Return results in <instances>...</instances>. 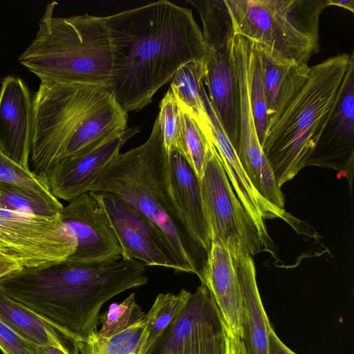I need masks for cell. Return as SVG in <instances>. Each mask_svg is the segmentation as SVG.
I'll return each mask as SVG.
<instances>
[{
    "mask_svg": "<svg viewBox=\"0 0 354 354\" xmlns=\"http://www.w3.org/2000/svg\"><path fill=\"white\" fill-rule=\"evenodd\" d=\"M112 46L109 91L127 113L152 102L177 71L208 47L190 9L160 0L105 17Z\"/></svg>",
    "mask_w": 354,
    "mask_h": 354,
    "instance_id": "1",
    "label": "cell"
},
{
    "mask_svg": "<svg viewBox=\"0 0 354 354\" xmlns=\"http://www.w3.org/2000/svg\"><path fill=\"white\" fill-rule=\"evenodd\" d=\"M234 34L287 65L319 51V21L328 0H225Z\"/></svg>",
    "mask_w": 354,
    "mask_h": 354,
    "instance_id": "6",
    "label": "cell"
},
{
    "mask_svg": "<svg viewBox=\"0 0 354 354\" xmlns=\"http://www.w3.org/2000/svg\"><path fill=\"white\" fill-rule=\"evenodd\" d=\"M268 354H296L286 346L271 327L269 332Z\"/></svg>",
    "mask_w": 354,
    "mask_h": 354,
    "instance_id": "35",
    "label": "cell"
},
{
    "mask_svg": "<svg viewBox=\"0 0 354 354\" xmlns=\"http://www.w3.org/2000/svg\"><path fill=\"white\" fill-rule=\"evenodd\" d=\"M187 2L198 10L207 46L220 53L228 51L234 32L225 0H187Z\"/></svg>",
    "mask_w": 354,
    "mask_h": 354,
    "instance_id": "24",
    "label": "cell"
},
{
    "mask_svg": "<svg viewBox=\"0 0 354 354\" xmlns=\"http://www.w3.org/2000/svg\"><path fill=\"white\" fill-rule=\"evenodd\" d=\"M0 348L4 354H35L26 342L0 320Z\"/></svg>",
    "mask_w": 354,
    "mask_h": 354,
    "instance_id": "34",
    "label": "cell"
},
{
    "mask_svg": "<svg viewBox=\"0 0 354 354\" xmlns=\"http://www.w3.org/2000/svg\"><path fill=\"white\" fill-rule=\"evenodd\" d=\"M335 6L354 12V0H328V6Z\"/></svg>",
    "mask_w": 354,
    "mask_h": 354,
    "instance_id": "38",
    "label": "cell"
},
{
    "mask_svg": "<svg viewBox=\"0 0 354 354\" xmlns=\"http://www.w3.org/2000/svg\"><path fill=\"white\" fill-rule=\"evenodd\" d=\"M0 253L18 260L23 265L20 257L16 252H15L10 248H9L8 246L5 245L4 244L1 243V242H0Z\"/></svg>",
    "mask_w": 354,
    "mask_h": 354,
    "instance_id": "40",
    "label": "cell"
},
{
    "mask_svg": "<svg viewBox=\"0 0 354 354\" xmlns=\"http://www.w3.org/2000/svg\"><path fill=\"white\" fill-rule=\"evenodd\" d=\"M200 184L212 242L241 245L251 256L261 252L259 232L232 189L215 146Z\"/></svg>",
    "mask_w": 354,
    "mask_h": 354,
    "instance_id": "8",
    "label": "cell"
},
{
    "mask_svg": "<svg viewBox=\"0 0 354 354\" xmlns=\"http://www.w3.org/2000/svg\"><path fill=\"white\" fill-rule=\"evenodd\" d=\"M218 319H223L221 314L207 287L201 284L151 354H181L185 340L196 327Z\"/></svg>",
    "mask_w": 354,
    "mask_h": 354,
    "instance_id": "21",
    "label": "cell"
},
{
    "mask_svg": "<svg viewBox=\"0 0 354 354\" xmlns=\"http://www.w3.org/2000/svg\"><path fill=\"white\" fill-rule=\"evenodd\" d=\"M33 98L19 77L7 76L0 88V151L30 169Z\"/></svg>",
    "mask_w": 354,
    "mask_h": 354,
    "instance_id": "15",
    "label": "cell"
},
{
    "mask_svg": "<svg viewBox=\"0 0 354 354\" xmlns=\"http://www.w3.org/2000/svg\"><path fill=\"white\" fill-rule=\"evenodd\" d=\"M201 281L212 296L229 335L240 340L243 322L241 290L231 254L223 243L212 242Z\"/></svg>",
    "mask_w": 354,
    "mask_h": 354,
    "instance_id": "17",
    "label": "cell"
},
{
    "mask_svg": "<svg viewBox=\"0 0 354 354\" xmlns=\"http://www.w3.org/2000/svg\"><path fill=\"white\" fill-rule=\"evenodd\" d=\"M353 62L344 53L310 66L268 118L261 146L280 187L308 166Z\"/></svg>",
    "mask_w": 354,
    "mask_h": 354,
    "instance_id": "3",
    "label": "cell"
},
{
    "mask_svg": "<svg viewBox=\"0 0 354 354\" xmlns=\"http://www.w3.org/2000/svg\"><path fill=\"white\" fill-rule=\"evenodd\" d=\"M112 95L100 86L41 82L33 97L31 171L47 177L84 119Z\"/></svg>",
    "mask_w": 354,
    "mask_h": 354,
    "instance_id": "7",
    "label": "cell"
},
{
    "mask_svg": "<svg viewBox=\"0 0 354 354\" xmlns=\"http://www.w3.org/2000/svg\"><path fill=\"white\" fill-rule=\"evenodd\" d=\"M139 131L138 127L127 128L90 151L63 158L47 175L51 194L69 202L89 192L102 172L120 153L122 147Z\"/></svg>",
    "mask_w": 354,
    "mask_h": 354,
    "instance_id": "12",
    "label": "cell"
},
{
    "mask_svg": "<svg viewBox=\"0 0 354 354\" xmlns=\"http://www.w3.org/2000/svg\"><path fill=\"white\" fill-rule=\"evenodd\" d=\"M159 107L160 111L157 119L165 150L168 154L174 150L180 153V109L170 88L162 99Z\"/></svg>",
    "mask_w": 354,
    "mask_h": 354,
    "instance_id": "32",
    "label": "cell"
},
{
    "mask_svg": "<svg viewBox=\"0 0 354 354\" xmlns=\"http://www.w3.org/2000/svg\"><path fill=\"white\" fill-rule=\"evenodd\" d=\"M95 192L120 239L126 259L192 273L162 232L132 205L115 194Z\"/></svg>",
    "mask_w": 354,
    "mask_h": 354,
    "instance_id": "11",
    "label": "cell"
},
{
    "mask_svg": "<svg viewBox=\"0 0 354 354\" xmlns=\"http://www.w3.org/2000/svg\"><path fill=\"white\" fill-rule=\"evenodd\" d=\"M179 109L180 153L201 179L214 145L205 137L194 119L184 110Z\"/></svg>",
    "mask_w": 354,
    "mask_h": 354,
    "instance_id": "28",
    "label": "cell"
},
{
    "mask_svg": "<svg viewBox=\"0 0 354 354\" xmlns=\"http://www.w3.org/2000/svg\"><path fill=\"white\" fill-rule=\"evenodd\" d=\"M145 267L133 259L100 263L65 260L23 267L0 279V288L80 347L97 330L100 312L107 301L147 283Z\"/></svg>",
    "mask_w": 354,
    "mask_h": 354,
    "instance_id": "2",
    "label": "cell"
},
{
    "mask_svg": "<svg viewBox=\"0 0 354 354\" xmlns=\"http://www.w3.org/2000/svg\"><path fill=\"white\" fill-rule=\"evenodd\" d=\"M192 292L182 289L178 293H160L145 315L149 323V336L145 348V354H151L164 333L180 315Z\"/></svg>",
    "mask_w": 354,
    "mask_h": 354,
    "instance_id": "27",
    "label": "cell"
},
{
    "mask_svg": "<svg viewBox=\"0 0 354 354\" xmlns=\"http://www.w3.org/2000/svg\"><path fill=\"white\" fill-rule=\"evenodd\" d=\"M47 5L36 37L19 55L20 64L44 84H83L109 89L113 52L105 17H54Z\"/></svg>",
    "mask_w": 354,
    "mask_h": 354,
    "instance_id": "5",
    "label": "cell"
},
{
    "mask_svg": "<svg viewBox=\"0 0 354 354\" xmlns=\"http://www.w3.org/2000/svg\"><path fill=\"white\" fill-rule=\"evenodd\" d=\"M145 317V314L136 302V294L132 293L121 303L112 304L108 310L100 315L101 328L97 333L109 337Z\"/></svg>",
    "mask_w": 354,
    "mask_h": 354,
    "instance_id": "31",
    "label": "cell"
},
{
    "mask_svg": "<svg viewBox=\"0 0 354 354\" xmlns=\"http://www.w3.org/2000/svg\"><path fill=\"white\" fill-rule=\"evenodd\" d=\"M205 59L182 66L174 76L170 88L179 108L187 112L205 137L214 142L209 116L201 95L206 73Z\"/></svg>",
    "mask_w": 354,
    "mask_h": 354,
    "instance_id": "22",
    "label": "cell"
},
{
    "mask_svg": "<svg viewBox=\"0 0 354 354\" xmlns=\"http://www.w3.org/2000/svg\"><path fill=\"white\" fill-rule=\"evenodd\" d=\"M230 354H243L239 339L230 337Z\"/></svg>",
    "mask_w": 354,
    "mask_h": 354,
    "instance_id": "39",
    "label": "cell"
},
{
    "mask_svg": "<svg viewBox=\"0 0 354 354\" xmlns=\"http://www.w3.org/2000/svg\"><path fill=\"white\" fill-rule=\"evenodd\" d=\"M257 47L268 120L277 109L285 93L308 65H287L280 63L272 59L257 45Z\"/></svg>",
    "mask_w": 354,
    "mask_h": 354,
    "instance_id": "25",
    "label": "cell"
},
{
    "mask_svg": "<svg viewBox=\"0 0 354 354\" xmlns=\"http://www.w3.org/2000/svg\"><path fill=\"white\" fill-rule=\"evenodd\" d=\"M60 216L65 231L76 243L74 252L66 261L100 263L126 259L120 239L95 192L70 201Z\"/></svg>",
    "mask_w": 354,
    "mask_h": 354,
    "instance_id": "10",
    "label": "cell"
},
{
    "mask_svg": "<svg viewBox=\"0 0 354 354\" xmlns=\"http://www.w3.org/2000/svg\"><path fill=\"white\" fill-rule=\"evenodd\" d=\"M231 47L224 53L208 48L203 82L207 87V95L214 111L236 150L239 137L240 100Z\"/></svg>",
    "mask_w": 354,
    "mask_h": 354,
    "instance_id": "18",
    "label": "cell"
},
{
    "mask_svg": "<svg viewBox=\"0 0 354 354\" xmlns=\"http://www.w3.org/2000/svg\"><path fill=\"white\" fill-rule=\"evenodd\" d=\"M64 206L53 194L0 183V208L41 218L60 216Z\"/></svg>",
    "mask_w": 354,
    "mask_h": 354,
    "instance_id": "26",
    "label": "cell"
},
{
    "mask_svg": "<svg viewBox=\"0 0 354 354\" xmlns=\"http://www.w3.org/2000/svg\"><path fill=\"white\" fill-rule=\"evenodd\" d=\"M354 162V62L308 166L331 168L352 176Z\"/></svg>",
    "mask_w": 354,
    "mask_h": 354,
    "instance_id": "13",
    "label": "cell"
},
{
    "mask_svg": "<svg viewBox=\"0 0 354 354\" xmlns=\"http://www.w3.org/2000/svg\"><path fill=\"white\" fill-rule=\"evenodd\" d=\"M168 174L171 194L178 211L189 229L209 253L212 240L199 178L177 150L168 154Z\"/></svg>",
    "mask_w": 354,
    "mask_h": 354,
    "instance_id": "19",
    "label": "cell"
},
{
    "mask_svg": "<svg viewBox=\"0 0 354 354\" xmlns=\"http://www.w3.org/2000/svg\"><path fill=\"white\" fill-rule=\"evenodd\" d=\"M0 242L16 252L28 268L64 261L76 248L60 216L41 218L1 208Z\"/></svg>",
    "mask_w": 354,
    "mask_h": 354,
    "instance_id": "9",
    "label": "cell"
},
{
    "mask_svg": "<svg viewBox=\"0 0 354 354\" xmlns=\"http://www.w3.org/2000/svg\"><path fill=\"white\" fill-rule=\"evenodd\" d=\"M35 354H73L71 351L52 345L32 344Z\"/></svg>",
    "mask_w": 354,
    "mask_h": 354,
    "instance_id": "37",
    "label": "cell"
},
{
    "mask_svg": "<svg viewBox=\"0 0 354 354\" xmlns=\"http://www.w3.org/2000/svg\"><path fill=\"white\" fill-rule=\"evenodd\" d=\"M201 95L209 116L214 145L220 156L225 171L234 191L253 221L265 249L271 247L265 221L282 218L292 223L290 215L263 198L256 190L245 172L236 151L221 125L209 100L204 84Z\"/></svg>",
    "mask_w": 354,
    "mask_h": 354,
    "instance_id": "14",
    "label": "cell"
},
{
    "mask_svg": "<svg viewBox=\"0 0 354 354\" xmlns=\"http://www.w3.org/2000/svg\"><path fill=\"white\" fill-rule=\"evenodd\" d=\"M235 267L243 301L241 344L243 354H268L272 327L263 308L256 281L254 263L241 245L227 247Z\"/></svg>",
    "mask_w": 354,
    "mask_h": 354,
    "instance_id": "16",
    "label": "cell"
},
{
    "mask_svg": "<svg viewBox=\"0 0 354 354\" xmlns=\"http://www.w3.org/2000/svg\"><path fill=\"white\" fill-rule=\"evenodd\" d=\"M248 58L249 94L251 109L260 145L265 137L268 115L266 96L261 81L257 45L250 41Z\"/></svg>",
    "mask_w": 354,
    "mask_h": 354,
    "instance_id": "30",
    "label": "cell"
},
{
    "mask_svg": "<svg viewBox=\"0 0 354 354\" xmlns=\"http://www.w3.org/2000/svg\"><path fill=\"white\" fill-rule=\"evenodd\" d=\"M230 337L223 319L196 327L185 340L181 354H230Z\"/></svg>",
    "mask_w": 354,
    "mask_h": 354,
    "instance_id": "29",
    "label": "cell"
},
{
    "mask_svg": "<svg viewBox=\"0 0 354 354\" xmlns=\"http://www.w3.org/2000/svg\"><path fill=\"white\" fill-rule=\"evenodd\" d=\"M97 330L80 345V354H145L149 332L146 317L109 337L100 335Z\"/></svg>",
    "mask_w": 354,
    "mask_h": 354,
    "instance_id": "23",
    "label": "cell"
},
{
    "mask_svg": "<svg viewBox=\"0 0 354 354\" xmlns=\"http://www.w3.org/2000/svg\"><path fill=\"white\" fill-rule=\"evenodd\" d=\"M0 320L26 342L52 345L80 354L78 346L0 288Z\"/></svg>",
    "mask_w": 354,
    "mask_h": 354,
    "instance_id": "20",
    "label": "cell"
},
{
    "mask_svg": "<svg viewBox=\"0 0 354 354\" xmlns=\"http://www.w3.org/2000/svg\"><path fill=\"white\" fill-rule=\"evenodd\" d=\"M0 183L26 187L46 195L52 194L46 176H37L0 151Z\"/></svg>",
    "mask_w": 354,
    "mask_h": 354,
    "instance_id": "33",
    "label": "cell"
},
{
    "mask_svg": "<svg viewBox=\"0 0 354 354\" xmlns=\"http://www.w3.org/2000/svg\"><path fill=\"white\" fill-rule=\"evenodd\" d=\"M23 267L18 260L0 253V279Z\"/></svg>",
    "mask_w": 354,
    "mask_h": 354,
    "instance_id": "36",
    "label": "cell"
},
{
    "mask_svg": "<svg viewBox=\"0 0 354 354\" xmlns=\"http://www.w3.org/2000/svg\"><path fill=\"white\" fill-rule=\"evenodd\" d=\"M90 192H111L132 205L162 232L192 273L202 279L208 252L189 229L174 200L168 153L157 118L147 140L120 153Z\"/></svg>",
    "mask_w": 354,
    "mask_h": 354,
    "instance_id": "4",
    "label": "cell"
}]
</instances>
